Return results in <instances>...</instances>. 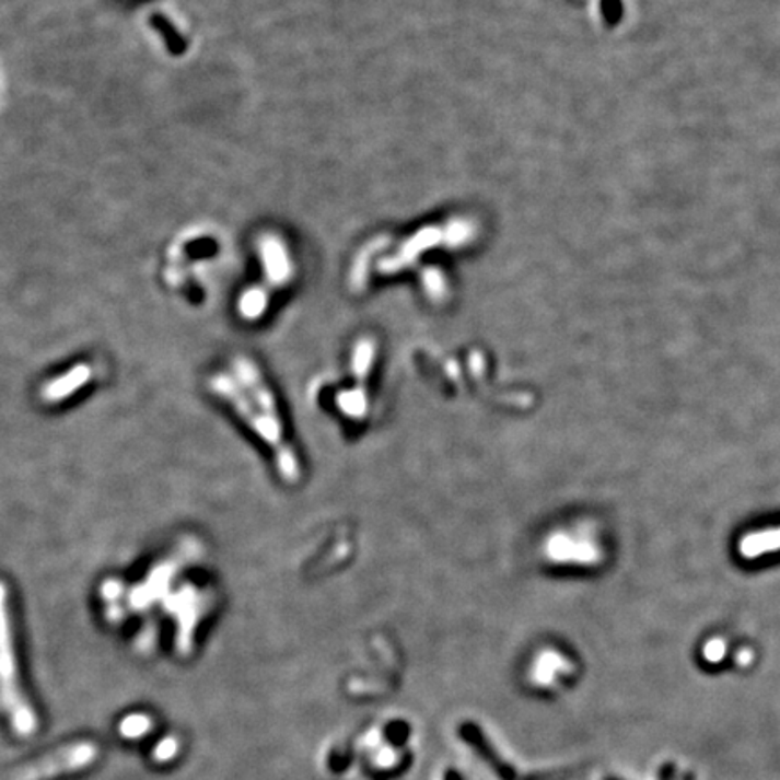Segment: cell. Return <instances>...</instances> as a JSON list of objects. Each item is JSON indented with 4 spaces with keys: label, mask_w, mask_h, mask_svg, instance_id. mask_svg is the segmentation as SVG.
<instances>
[{
    "label": "cell",
    "mask_w": 780,
    "mask_h": 780,
    "mask_svg": "<svg viewBox=\"0 0 780 780\" xmlns=\"http://www.w3.org/2000/svg\"><path fill=\"white\" fill-rule=\"evenodd\" d=\"M438 243H443V230L441 228H424L421 232L412 235L404 244V248L399 249L398 255H394L393 259L383 260L380 264V271L383 273L399 271L405 266L412 264L418 255L423 254L424 249L432 248Z\"/></svg>",
    "instance_id": "5"
},
{
    "label": "cell",
    "mask_w": 780,
    "mask_h": 780,
    "mask_svg": "<svg viewBox=\"0 0 780 780\" xmlns=\"http://www.w3.org/2000/svg\"><path fill=\"white\" fill-rule=\"evenodd\" d=\"M385 741L393 744L394 748H401L410 737V726L407 721H393L385 726Z\"/></svg>",
    "instance_id": "11"
},
{
    "label": "cell",
    "mask_w": 780,
    "mask_h": 780,
    "mask_svg": "<svg viewBox=\"0 0 780 780\" xmlns=\"http://www.w3.org/2000/svg\"><path fill=\"white\" fill-rule=\"evenodd\" d=\"M266 305H268V295L259 288H254V290L244 293L238 307H241V313L246 318H257V316L263 315Z\"/></svg>",
    "instance_id": "9"
},
{
    "label": "cell",
    "mask_w": 780,
    "mask_h": 780,
    "mask_svg": "<svg viewBox=\"0 0 780 780\" xmlns=\"http://www.w3.org/2000/svg\"><path fill=\"white\" fill-rule=\"evenodd\" d=\"M424 286L429 290L430 295L441 296L445 293V279L438 269H427L423 277Z\"/></svg>",
    "instance_id": "12"
},
{
    "label": "cell",
    "mask_w": 780,
    "mask_h": 780,
    "mask_svg": "<svg viewBox=\"0 0 780 780\" xmlns=\"http://www.w3.org/2000/svg\"><path fill=\"white\" fill-rule=\"evenodd\" d=\"M98 757V744L85 740L74 741L53 749L49 754H42L13 768L0 770V780L58 779L85 770L89 766H93Z\"/></svg>",
    "instance_id": "3"
},
{
    "label": "cell",
    "mask_w": 780,
    "mask_h": 780,
    "mask_svg": "<svg viewBox=\"0 0 780 780\" xmlns=\"http://www.w3.org/2000/svg\"><path fill=\"white\" fill-rule=\"evenodd\" d=\"M210 387L273 450L279 461L277 466L284 479L296 481L299 461L295 452L286 443L284 427L277 412L273 394L260 376L259 369L246 358H237L233 362V376L223 372L216 374Z\"/></svg>",
    "instance_id": "1"
},
{
    "label": "cell",
    "mask_w": 780,
    "mask_h": 780,
    "mask_svg": "<svg viewBox=\"0 0 780 780\" xmlns=\"http://www.w3.org/2000/svg\"><path fill=\"white\" fill-rule=\"evenodd\" d=\"M15 638L11 629L8 587L0 582V710L15 734L26 737L37 730V713L22 687Z\"/></svg>",
    "instance_id": "2"
},
{
    "label": "cell",
    "mask_w": 780,
    "mask_h": 780,
    "mask_svg": "<svg viewBox=\"0 0 780 780\" xmlns=\"http://www.w3.org/2000/svg\"><path fill=\"white\" fill-rule=\"evenodd\" d=\"M264 269L273 284H284L291 277V263L286 246L279 237L266 235L260 243Z\"/></svg>",
    "instance_id": "7"
},
{
    "label": "cell",
    "mask_w": 780,
    "mask_h": 780,
    "mask_svg": "<svg viewBox=\"0 0 780 780\" xmlns=\"http://www.w3.org/2000/svg\"><path fill=\"white\" fill-rule=\"evenodd\" d=\"M459 737L466 744H470L472 748L476 749V754L485 760L486 765L490 766L491 770L496 771L497 777L501 780L517 779V771L513 770L512 766L496 754V749L488 743L486 735L477 724L466 721L459 726Z\"/></svg>",
    "instance_id": "4"
},
{
    "label": "cell",
    "mask_w": 780,
    "mask_h": 780,
    "mask_svg": "<svg viewBox=\"0 0 780 780\" xmlns=\"http://www.w3.org/2000/svg\"><path fill=\"white\" fill-rule=\"evenodd\" d=\"M445 780H463V777L459 776V771L446 770Z\"/></svg>",
    "instance_id": "14"
},
{
    "label": "cell",
    "mask_w": 780,
    "mask_h": 780,
    "mask_svg": "<svg viewBox=\"0 0 780 780\" xmlns=\"http://www.w3.org/2000/svg\"><path fill=\"white\" fill-rule=\"evenodd\" d=\"M476 228L470 221H452L443 232V243L450 248H457L461 244L468 243L474 237Z\"/></svg>",
    "instance_id": "8"
},
{
    "label": "cell",
    "mask_w": 780,
    "mask_h": 780,
    "mask_svg": "<svg viewBox=\"0 0 780 780\" xmlns=\"http://www.w3.org/2000/svg\"><path fill=\"white\" fill-rule=\"evenodd\" d=\"M93 376V371L85 363H78L73 369L63 372L62 376L53 377L42 387L40 396L46 404H57L62 399L69 398L71 394L77 393L78 388L83 387L85 383Z\"/></svg>",
    "instance_id": "6"
},
{
    "label": "cell",
    "mask_w": 780,
    "mask_h": 780,
    "mask_svg": "<svg viewBox=\"0 0 780 780\" xmlns=\"http://www.w3.org/2000/svg\"><path fill=\"white\" fill-rule=\"evenodd\" d=\"M152 24H154L155 27H158V32H161V35L165 37L166 46H168V49H171L172 53H176V55H179V53L185 51V44H183V38L177 35L174 30H172L171 24L163 19L161 15H154L152 16Z\"/></svg>",
    "instance_id": "10"
},
{
    "label": "cell",
    "mask_w": 780,
    "mask_h": 780,
    "mask_svg": "<svg viewBox=\"0 0 780 780\" xmlns=\"http://www.w3.org/2000/svg\"><path fill=\"white\" fill-rule=\"evenodd\" d=\"M349 765H351V757H347V755L333 754L331 757H329V768H331L333 771H338V773L347 770Z\"/></svg>",
    "instance_id": "13"
}]
</instances>
